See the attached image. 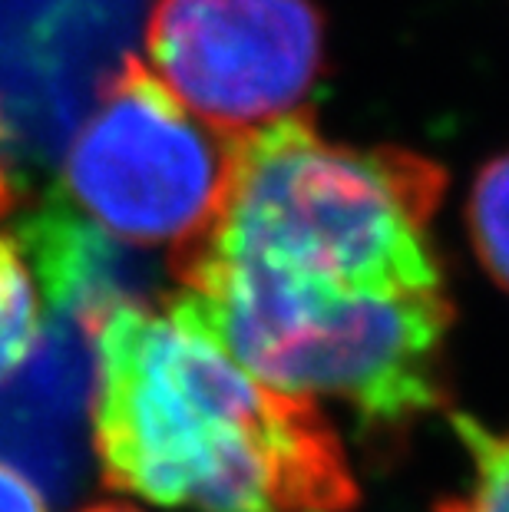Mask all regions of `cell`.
I'll list each match as a JSON object with an SVG mask.
<instances>
[{
	"mask_svg": "<svg viewBox=\"0 0 509 512\" xmlns=\"http://www.w3.org/2000/svg\"><path fill=\"white\" fill-rule=\"evenodd\" d=\"M169 271L182 291L166 311L265 384L348 403L377 433L447 403V291L354 294L202 255H169Z\"/></svg>",
	"mask_w": 509,
	"mask_h": 512,
	"instance_id": "cell-3",
	"label": "cell"
},
{
	"mask_svg": "<svg viewBox=\"0 0 509 512\" xmlns=\"http://www.w3.org/2000/svg\"><path fill=\"white\" fill-rule=\"evenodd\" d=\"M443 192L433 159L334 143L295 110L232 136L219 212L169 255L245 261L354 294L447 291L430 228Z\"/></svg>",
	"mask_w": 509,
	"mask_h": 512,
	"instance_id": "cell-2",
	"label": "cell"
},
{
	"mask_svg": "<svg viewBox=\"0 0 509 512\" xmlns=\"http://www.w3.org/2000/svg\"><path fill=\"white\" fill-rule=\"evenodd\" d=\"M40 344V298L20 245L0 235V387L14 380Z\"/></svg>",
	"mask_w": 509,
	"mask_h": 512,
	"instance_id": "cell-6",
	"label": "cell"
},
{
	"mask_svg": "<svg viewBox=\"0 0 509 512\" xmlns=\"http://www.w3.org/2000/svg\"><path fill=\"white\" fill-rule=\"evenodd\" d=\"M453 430L467 446L470 479L437 512H509V430L483 427L467 413H453Z\"/></svg>",
	"mask_w": 509,
	"mask_h": 512,
	"instance_id": "cell-7",
	"label": "cell"
},
{
	"mask_svg": "<svg viewBox=\"0 0 509 512\" xmlns=\"http://www.w3.org/2000/svg\"><path fill=\"white\" fill-rule=\"evenodd\" d=\"M93 453L113 489L196 512H351L357 479L331 420L212 337L123 301L93 331Z\"/></svg>",
	"mask_w": 509,
	"mask_h": 512,
	"instance_id": "cell-1",
	"label": "cell"
},
{
	"mask_svg": "<svg viewBox=\"0 0 509 512\" xmlns=\"http://www.w3.org/2000/svg\"><path fill=\"white\" fill-rule=\"evenodd\" d=\"M0 512H47L40 486L10 463H0Z\"/></svg>",
	"mask_w": 509,
	"mask_h": 512,
	"instance_id": "cell-9",
	"label": "cell"
},
{
	"mask_svg": "<svg viewBox=\"0 0 509 512\" xmlns=\"http://www.w3.org/2000/svg\"><path fill=\"white\" fill-rule=\"evenodd\" d=\"M83 512H136L129 506H116V503H106V506H93V509H83Z\"/></svg>",
	"mask_w": 509,
	"mask_h": 512,
	"instance_id": "cell-11",
	"label": "cell"
},
{
	"mask_svg": "<svg viewBox=\"0 0 509 512\" xmlns=\"http://www.w3.org/2000/svg\"><path fill=\"white\" fill-rule=\"evenodd\" d=\"M10 205H14V189H10L7 172H4V166H0V219H4V215H7Z\"/></svg>",
	"mask_w": 509,
	"mask_h": 512,
	"instance_id": "cell-10",
	"label": "cell"
},
{
	"mask_svg": "<svg viewBox=\"0 0 509 512\" xmlns=\"http://www.w3.org/2000/svg\"><path fill=\"white\" fill-rule=\"evenodd\" d=\"M146 67L222 136L295 113L324 70V24L311 0H159Z\"/></svg>",
	"mask_w": 509,
	"mask_h": 512,
	"instance_id": "cell-5",
	"label": "cell"
},
{
	"mask_svg": "<svg viewBox=\"0 0 509 512\" xmlns=\"http://www.w3.org/2000/svg\"><path fill=\"white\" fill-rule=\"evenodd\" d=\"M467 225L480 265L509 291V152L480 169L470 189Z\"/></svg>",
	"mask_w": 509,
	"mask_h": 512,
	"instance_id": "cell-8",
	"label": "cell"
},
{
	"mask_svg": "<svg viewBox=\"0 0 509 512\" xmlns=\"http://www.w3.org/2000/svg\"><path fill=\"white\" fill-rule=\"evenodd\" d=\"M232 136L192 116L139 57L100 83L70 139L63 199L129 248H179L219 212Z\"/></svg>",
	"mask_w": 509,
	"mask_h": 512,
	"instance_id": "cell-4",
	"label": "cell"
}]
</instances>
